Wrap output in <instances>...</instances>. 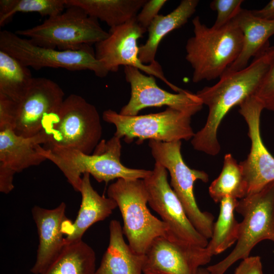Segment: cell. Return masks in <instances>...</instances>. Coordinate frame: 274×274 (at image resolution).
Wrapping results in <instances>:
<instances>
[{
  "mask_svg": "<svg viewBox=\"0 0 274 274\" xmlns=\"http://www.w3.org/2000/svg\"><path fill=\"white\" fill-rule=\"evenodd\" d=\"M273 53L274 46L267 45L245 68L223 75L215 85L196 92L203 105L208 106L209 114L204 126L191 139L195 150L212 156L220 152L217 132L222 121L233 107L255 94Z\"/></svg>",
  "mask_w": 274,
  "mask_h": 274,
  "instance_id": "obj_1",
  "label": "cell"
},
{
  "mask_svg": "<svg viewBox=\"0 0 274 274\" xmlns=\"http://www.w3.org/2000/svg\"><path fill=\"white\" fill-rule=\"evenodd\" d=\"M120 139L114 135L108 141L101 140L91 154L72 149L44 148L41 145L39 152L59 168L76 191L80 192L84 173L91 175L99 183L116 179H145L152 170L131 168L121 163Z\"/></svg>",
  "mask_w": 274,
  "mask_h": 274,
  "instance_id": "obj_2",
  "label": "cell"
},
{
  "mask_svg": "<svg viewBox=\"0 0 274 274\" xmlns=\"http://www.w3.org/2000/svg\"><path fill=\"white\" fill-rule=\"evenodd\" d=\"M192 22L194 35L187 41L185 59L193 69L192 81L220 78L241 53L242 32L233 20L219 28L208 27L198 16Z\"/></svg>",
  "mask_w": 274,
  "mask_h": 274,
  "instance_id": "obj_3",
  "label": "cell"
},
{
  "mask_svg": "<svg viewBox=\"0 0 274 274\" xmlns=\"http://www.w3.org/2000/svg\"><path fill=\"white\" fill-rule=\"evenodd\" d=\"M48 147L75 149L91 154L101 141L102 126L95 107L72 94L45 121Z\"/></svg>",
  "mask_w": 274,
  "mask_h": 274,
  "instance_id": "obj_4",
  "label": "cell"
},
{
  "mask_svg": "<svg viewBox=\"0 0 274 274\" xmlns=\"http://www.w3.org/2000/svg\"><path fill=\"white\" fill-rule=\"evenodd\" d=\"M107 194L117 203L123 218V233L135 252L144 255L155 238H167L166 225L147 207L148 195L143 179H117L109 186Z\"/></svg>",
  "mask_w": 274,
  "mask_h": 274,
  "instance_id": "obj_5",
  "label": "cell"
},
{
  "mask_svg": "<svg viewBox=\"0 0 274 274\" xmlns=\"http://www.w3.org/2000/svg\"><path fill=\"white\" fill-rule=\"evenodd\" d=\"M235 211L243 217L236 245L224 259L207 267L212 274H224L261 241L274 242V181L239 199Z\"/></svg>",
  "mask_w": 274,
  "mask_h": 274,
  "instance_id": "obj_6",
  "label": "cell"
},
{
  "mask_svg": "<svg viewBox=\"0 0 274 274\" xmlns=\"http://www.w3.org/2000/svg\"><path fill=\"white\" fill-rule=\"evenodd\" d=\"M65 9L41 24L15 33L40 46L72 51L95 44L108 37L109 32L102 28L98 20L81 8L68 6Z\"/></svg>",
  "mask_w": 274,
  "mask_h": 274,
  "instance_id": "obj_7",
  "label": "cell"
},
{
  "mask_svg": "<svg viewBox=\"0 0 274 274\" xmlns=\"http://www.w3.org/2000/svg\"><path fill=\"white\" fill-rule=\"evenodd\" d=\"M182 142H163L149 140L151 154L157 162L168 171L170 186L181 202L186 214L195 228L208 239L211 238L214 217L198 208L194 193V185L197 180L204 183L209 176L203 170L192 169L185 163L181 152Z\"/></svg>",
  "mask_w": 274,
  "mask_h": 274,
  "instance_id": "obj_8",
  "label": "cell"
},
{
  "mask_svg": "<svg viewBox=\"0 0 274 274\" xmlns=\"http://www.w3.org/2000/svg\"><path fill=\"white\" fill-rule=\"evenodd\" d=\"M103 120L116 127L115 136L127 143L135 139L138 144L145 140L173 142L191 140L194 135L191 126V116L167 108L157 113L124 116L109 109L102 113Z\"/></svg>",
  "mask_w": 274,
  "mask_h": 274,
  "instance_id": "obj_9",
  "label": "cell"
},
{
  "mask_svg": "<svg viewBox=\"0 0 274 274\" xmlns=\"http://www.w3.org/2000/svg\"><path fill=\"white\" fill-rule=\"evenodd\" d=\"M0 50L25 66L36 70L44 67L62 68L71 71L88 70L99 77L108 74L96 59L91 46L76 51L59 50L38 46L28 39L4 30L0 31Z\"/></svg>",
  "mask_w": 274,
  "mask_h": 274,
  "instance_id": "obj_10",
  "label": "cell"
},
{
  "mask_svg": "<svg viewBox=\"0 0 274 274\" xmlns=\"http://www.w3.org/2000/svg\"><path fill=\"white\" fill-rule=\"evenodd\" d=\"M167 170L155 162L150 175L143 179L148 203L168 229L167 238L206 247L209 241L193 226L167 180Z\"/></svg>",
  "mask_w": 274,
  "mask_h": 274,
  "instance_id": "obj_11",
  "label": "cell"
},
{
  "mask_svg": "<svg viewBox=\"0 0 274 274\" xmlns=\"http://www.w3.org/2000/svg\"><path fill=\"white\" fill-rule=\"evenodd\" d=\"M146 31L139 24L135 17L122 25L110 28L108 37L95 44L96 59L108 73L117 72L120 65L132 66L148 75L159 78L173 90L179 92L182 89L166 79L157 61L148 65L140 61L138 42Z\"/></svg>",
  "mask_w": 274,
  "mask_h": 274,
  "instance_id": "obj_12",
  "label": "cell"
},
{
  "mask_svg": "<svg viewBox=\"0 0 274 274\" xmlns=\"http://www.w3.org/2000/svg\"><path fill=\"white\" fill-rule=\"evenodd\" d=\"M124 72L131 92L129 100L119 113L121 115L136 116L144 109L166 106L192 117L202 108L200 98L190 91L182 89L173 93L163 90L157 85L154 76L144 75L132 66H124Z\"/></svg>",
  "mask_w": 274,
  "mask_h": 274,
  "instance_id": "obj_13",
  "label": "cell"
},
{
  "mask_svg": "<svg viewBox=\"0 0 274 274\" xmlns=\"http://www.w3.org/2000/svg\"><path fill=\"white\" fill-rule=\"evenodd\" d=\"M238 106L239 113L247 124L251 143L247 158L239 163L247 185L248 195L274 181V157L265 147L261 136L260 116L264 109L262 103L253 95L246 98Z\"/></svg>",
  "mask_w": 274,
  "mask_h": 274,
  "instance_id": "obj_14",
  "label": "cell"
},
{
  "mask_svg": "<svg viewBox=\"0 0 274 274\" xmlns=\"http://www.w3.org/2000/svg\"><path fill=\"white\" fill-rule=\"evenodd\" d=\"M206 247L173 241L159 236L144 254V274H196L198 268L210 262Z\"/></svg>",
  "mask_w": 274,
  "mask_h": 274,
  "instance_id": "obj_15",
  "label": "cell"
},
{
  "mask_svg": "<svg viewBox=\"0 0 274 274\" xmlns=\"http://www.w3.org/2000/svg\"><path fill=\"white\" fill-rule=\"evenodd\" d=\"M60 87L45 78H33L22 99L18 104L13 130L18 135L31 137L43 130L44 124L62 103Z\"/></svg>",
  "mask_w": 274,
  "mask_h": 274,
  "instance_id": "obj_16",
  "label": "cell"
},
{
  "mask_svg": "<svg viewBox=\"0 0 274 274\" xmlns=\"http://www.w3.org/2000/svg\"><path fill=\"white\" fill-rule=\"evenodd\" d=\"M66 205L62 202L55 208L47 209L35 206L31 210L39 236L36 261L30 270L42 274L55 260L65 247L63 227L68 219Z\"/></svg>",
  "mask_w": 274,
  "mask_h": 274,
  "instance_id": "obj_17",
  "label": "cell"
},
{
  "mask_svg": "<svg viewBox=\"0 0 274 274\" xmlns=\"http://www.w3.org/2000/svg\"><path fill=\"white\" fill-rule=\"evenodd\" d=\"M80 192L82 200L77 218L74 222L68 219L64 225L65 245L82 240L91 226L104 220L117 207L113 199L100 195L94 189L88 173L83 174Z\"/></svg>",
  "mask_w": 274,
  "mask_h": 274,
  "instance_id": "obj_18",
  "label": "cell"
},
{
  "mask_svg": "<svg viewBox=\"0 0 274 274\" xmlns=\"http://www.w3.org/2000/svg\"><path fill=\"white\" fill-rule=\"evenodd\" d=\"M232 20L242 32L243 46L237 58L223 75L246 67L251 58L256 56L268 45L269 38L274 35V20L259 18L251 10L241 8Z\"/></svg>",
  "mask_w": 274,
  "mask_h": 274,
  "instance_id": "obj_19",
  "label": "cell"
},
{
  "mask_svg": "<svg viewBox=\"0 0 274 274\" xmlns=\"http://www.w3.org/2000/svg\"><path fill=\"white\" fill-rule=\"evenodd\" d=\"M47 144L44 130L31 137L16 134L12 129L0 131V163L16 173L30 166L38 165L47 160L40 154L39 147Z\"/></svg>",
  "mask_w": 274,
  "mask_h": 274,
  "instance_id": "obj_20",
  "label": "cell"
},
{
  "mask_svg": "<svg viewBox=\"0 0 274 274\" xmlns=\"http://www.w3.org/2000/svg\"><path fill=\"white\" fill-rule=\"evenodd\" d=\"M109 232V245L95 274H142L144 255L126 243L120 223L111 221Z\"/></svg>",
  "mask_w": 274,
  "mask_h": 274,
  "instance_id": "obj_21",
  "label": "cell"
},
{
  "mask_svg": "<svg viewBox=\"0 0 274 274\" xmlns=\"http://www.w3.org/2000/svg\"><path fill=\"white\" fill-rule=\"evenodd\" d=\"M199 3L198 0H183L177 7L165 15H158L147 29L146 43L139 47V57L146 65L156 61L155 56L159 45L171 31L185 25L193 15Z\"/></svg>",
  "mask_w": 274,
  "mask_h": 274,
  "instance_id": "obj_22",
  "label": "cell"
},
{
  "mask_svg": "<svg viewBox=\"0 0 274 274\" xmlns=\"http://www.w3.org/2000/svg\"><path fill=\"white\" fill-rule=\"evenodd\" d=\"M147 0H65L67 6L81 8L87 14L112 28L136 17Z\"/></svg>",
  "mask_w": 274,
  "mask_h": 274,
  "instance_id": "obj_23",
  "label": "cell"
},
{
  "mask_svg": "<svg viewBox=\"0 0 274 274\" xmlns=\"http://www.w3.org/2000/svg\"><path fill=\"white\" fill-rule=\"evenodd\" d=\"M96 256L82 240L68 244L42 274H95Z\"/></svg>",
  "mask_w": 274,
  "mask_h": 274,
  "instance_id": "obj_24",
  "label": "cell"
},
{
  "mask_svg": "<svg viewBox=\"0 0 274 274\" xmlns=\"http://www.w3.org/2000/svg\"><path fill=\"white\" fill-rule=\"evenodd\" d=\"M236 198L226 197L220 202V212L214 222L213 232L207 249L213 256L219 254L236 242L239 223L235 218L234 211L238 203Z\"/></svg>",
  "mask_w": 274,
  "mask_h": 274,
  "instance_id": "obj_25",
  "label": "cell"
},
{
  "mask_svg": "<svg viewBox=\"0 0 274 274\" xmlns=\"http://www.w3.org/2000/svg\"><path fill=\"white\" fill-rule=\"evenodd\" d=\"M29 68L0 50V93L19 103L33 80Z\"/></svg>",
  "mask_w": 274,
  "mask_h": 274,
  "instance_id": "obj_26",
  "label": "cell"
},
{
  "mask_svg": "<svg viewBox=\"0 0 274 274\" xmlns=\"http://www.w3.org/2000/svg\"><path fill=\"white\" fill-rule=\"evenodd\" d=\"M209 192L216 203L226 197L241 199L247 195V185L242 168L231 154L225 155L222 170L211 184Z\"/></svg>",
  "mask_w": 274,
  "mask_h": 274,
  "instance_id": "obj_27",
  "label": "cell"
},
{
  "mask_svg": "<svg viewBox=\"0 0 274 274\" xmlns=\"http://www.w3.org/2000/svg\"><path fill=\"white\" fill-rule=\"evenodd\" d=\"M65 0H1L0 26L5 25L17 13H38L48 17L63 12Z\"/></svg>",
  "mask_w": 274,
  "mask_h": 274,
  "instance_id": "obj_28",
  "label": "cell"
},
{
  "mask_svg": "<svg viewBox=\"0 0 274 274\" xmlns=\"http://www.w3.org/2000/svg\"><path fill=\"white\" fill-rule=\"evenodd\" d=\"M242 0H214L210 5L212 10L217 12V17L212 26L219 28L229 23L241 10Z\"/></svg>",
  "mask_w": 274,
  "mask_h": 274,
  "instance_id": "obj_29",
  "label": "cell"
},
{
  "mask_svg": "<svg viewBox=\"0 0 274 274\" xmlns=\"http://www.w3.org/2000/svg\"><path fill=\"white\" fill-rule=\"evenodd\" d=\"M264 109L274 112V53L268 68L254 95Z\"/></svg>",
  "mask_w": 274,
  "mask_h": 274,
  "instance_id": "obj_30",
  "label": "cell"
},
{
  "mask_svg": "<svg viewBox=\"0 0 274 274\" xmlns=\"http://www.w3.org/2000/svg\"><path fill=\"white\" fill-rule=\"evenodd\" d=\"M18 104L0 93V131L13 129Z\"/></svg>",
  "mask_w": 274,
  "mask_h": 274,
  "instance_id": "obj_31",
  "label": "cell"
},
{
  "mask_svg": "<svg viewBox=\"0 0 274 274\" xmlns=\"http://www.w3.org/2000/svg\"><path fill=\"white\" fill-rule=\"evenodd\" d=\"M167 2L166 0L147 1L135 17L139 24L147 31L148 27Z\"/></svg>",
  "mask_w": 274,
  "mask_h": 274,
  "instance_id": "obj_32",
  "label": "cell"
},
{
  "mask_svg": "<svg viewBox=\"0 0 274 274\" xmlns=\"http://www.w3.org/2000/svg\"><path fill=\"white\" fill-rule=\"evenodd\" d=\"M233 274H263L260 257L249 256L242 259Z\"/></svg>",
  "mask_w": 274,
  "mask_h": 274,
  "instance_id": "obj_33",
  "label": "cell"
},
{
  "mask_svg": "<svg viewBox=\"0 0 274 274\" xmlns=\"http://www.w3.org/2000/svg\"><path fill=\"white\" fill-rule=\"evenodd\" d=\"M16 172L8 166L0 163V191L5 194L14 188L13 180Z\"/></svg>",
  "mask_w": 274,
  "mask_h": 274,
  "instance_id": "obj_34",
  "label": "cell"
},
{
  "mask_svg": "<svg viewBox=\"0 0 274 274\" xmlns=\"http://www.w3.org/2000/svg\"><path fill=\"white\" fill-rule=\"evenodd\" d=\"M256 16L266 20H274V0H271L263 8L251 10Z\"/></svg>",
  "mask_w": 274,
  "mask_h": 274,
  "instance_id": "obj_35",
  "label": "cell"
},
{
  "mask_svg": "<svg viewBox=\"0 0 274 274\" xmlns=\"http://www.w3.org/2000/svg\"><path fill=\"white\" fill-rule=\"evenodd\" d=\"M196 274H212L207 268L200 267L198 268Z\"/></svg>",
  "mask_w": 274,
  "mask_h": 274,
  "instance_id": "obj_36",
  "label": "cell"
}]
</instances>
